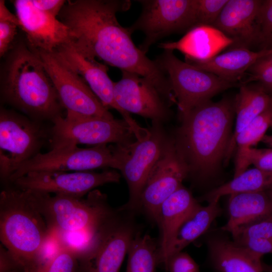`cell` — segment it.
I'll use <instances>...</instances> for the list:
<instances>
[{
    "label": "cell",
    "instance_id": "1",
    "mask_svg": "<svg viewBox=\"0 0 272 272\" xmlns=\"http://www.w3.org/2000/svg\"><path fill=\"white\" fill-rule=\"evenodd\" d=\"M131 4L128 0L68 1L58 17L69 28V44L76 51L145 78L170 101L173 94L166 74L135 45L128 28L117 20V13L127 11Z\"/></svg>",
    "mask_w": 272,
    "mask_h": 272
},
{
    "label": "cell",
    "instance_id": "2",
    "mask_svg": "<svg viewBox=\"0 0 272 272\" xmlns=\"http://www.w3.org/2000/svg\"><path fill=\"white\" fill-rule=\"evenodd\" d=\"M234 115V99L224 97L201 103L180 117L174 141L188 176L206 180L224 163Z\"/></svg>",
    "mask_w": 272,
    "mask_h": 272
},
{
    "label": "cell",
    "instance_id": "3",
    "mask_svg": "<svg viewBox=\"0 0 272 272\" xmlns=\"http://www.w3.org/2000/svg\"><path fill=\"white\" fill-rule=\"evenodd\" d=\"M10 50L1 75L2 99L41 122L61 116L63 107L37 51L27 43H19Z\"/></svg>",
    "mask_w": 272,
    "mask_h": 272
},
{
    "label": "cell",
    "instance_id": "4",
    "mask_svg": "<svg viewBox=\"0 0 272 272\" xmlns=\"http://www.w3.org/2000/svg\"><path fill=\"white\" fill-rule=\"evenodd\" d=\"M7 185L0 193L2 245L25 272H37L43 263L44 248L52 232L31 192Z\"/></svg>",
    "mask_w": 272,
    "mask_h": 272
},
{
    "label": "cell",
    "instance_id": "5",
    "mask_svg": "<svg viewBox=\"0 0 272 272\" xmlns=\"http://www.w3.org/2000/svg\"><path fill=\"white\" fill-rule=\"evenodd\" d=\"M29 191L48 228L56 233L96 230L114 210L98 190L90 191L86 198Z\"/></svg>",
    "mask_w": 272,
    "mask_h": 272
},
{
    "label": "cell",
    "instance_id": "6",
    "mask_svg": "<svg viewBox=\"0 0 272 272\" xmlns=\"http://www.w3.org/2000/svg\"><path fill=\"white\" fill-rule=\"evenodd\" d=\"M134 213L121 207L100 224L87 247L78 255L79 272H119L130 244L138 233Z\"/></svg>",
    "mask_w": 272,
    "mask_h": 272
},
{
    "label": "cell",
    "instance_id": "7",
    "mask_svg": "<svg viewBox=\"0 0 272 272\" xmlns=\"http://www.w3.org/2000/svg\"><path fill=\"white\" fill-rule=\"evenodd\" d=\"M155 61L168 79L180 118L218 93L241 85L182 61L172 50L164 49Z\"/></svg>",
    "mask_w": 272,
    "mask_h": 272
},
{
    "label": "cell",
    "instance_id": "8",
    "mask_svg": "<svg viewBox=\"0 0 272 272\" xmlns=\"http://www.w3.org/2000/svg\"><path fill=\"white\" fill-rule=\"evenodd\" d=\"M42 122L15 111L0 110V176L8 184L25 163L40 153L50 136Z\"/></svg>",
    "mask_w": 272,
    "mask_h": 272
},
{
    "label": "cell",
    "instance_id": "9",
    "mask_svg": "<svg viewBox=\"0 0 272 272\" xmlns=\"http://www.w3.org/2000/svg\"><path fill=\"white\" fill-rule=\"evenodd\" d=\"M146 135L126 145H114L117 170L126 180L129 199L121 207L135 213L139 211L140 197L148 177L160 157L167 138L160 122H153Z\"/></svg>",
    "mask_w": 272,
    "mask_h": 272
},
{
    "label": "cell",
    "instance_id": "10",
    "mask_svg": "<svg viewBox=\"0 0 272 272\" xmlns=\"http://www.w3.org/2000/svg\"><path fill=\"white\" fill-rule=\"evenodd\" d=\"M52 123L49 131L51 149L80 144L126 145L136 140L131 127L123 119L66 115L58 116Z\"/></svg>",
    "mask_w": 272,
    "mask_h": 272
},
{
    "label": "cell",
    "instance_id": "11",
    "mask_svg": "<svg viewBox=\"0 0 272 272\" xmlns=\"http://www.w3.org/2000/svg\"><path fill=\"white\" fill-rule=\"evenodd\" d=\"M142 11L127 27L132 34L139 31L145 39L139 47L145 53L161 39L186 33L196 26V0H140Z\"/></svg>",
    "mask_w": 272,
    "mask_h": 272
},
{
    "label": "cell",
    "instance_id": "12",
    "mask_svg": "<svg viewBox=\"0 0 272 272\" xmlns=\"http://www.w3.org/2000/svg\"><path fill=\"white\" fill-rule=\"evenodd\" d=\"M66 115L114 119L85 81L52 53L37 51Z\"/></svg>",
    "mask_w": 272,
    "mask_h": 272
},
{
    "label": "cell",
    "instance_id": "13",
    "mask_svg": "<svg viewBox=\"0 0 272 272\" xmlns=\"http://www.w3.org/2000/svg\"><path fill=\"white\" fill-rule=\"evenodd\" d=\"M117 166L112 145H101L88 148L66 146L38 154L16 171L8 184L33 171H86L107 167L116 169Z\"/></svg>",
    "mask_w": 272,
    "mask_h": 272
},
{
    "label": "cell",
    "instance_id": "14",
    "mask_svg": "<svg viewBox=\"0 0 272 272\" xmlns=\"http://www.w3.org/2000/svg\"><path fill=\"white\" fill-rule=\"evenodd\" d=\"M120 174L114 170L101 172L86 171H33L9 184L23 190L54 194L83 197L101 185L119 181Z\"/></svg>",
    "mask_w": 272,
    "mask_h": 272
},
{
    "label": "cell",
    "instance_id": "15",
    "mask_svg": "<svg viewBox=\"0 0 272 272\" xmlns=\"http://www.w3.org/2000/svg\"><path fill=\"white\" fill-rule=\"evenodd\" d=\"M188 176L187 167L174 140L167 139L142 192L139 211H143L156 222L163 202L182 185Z\"/></svg>",
    "mask_w": 272,
    "mask_h": 272
},
{
    "label": "cell",
    "instance_id": "16",
    "mask_svg": "<svg viewBox=\"0 0 272 272\" xmlns=\"http://www.w3.org/2000/svg\"><path fill=\"white\" fill-rule=\"evenodd\" d=\"M121 78L114 82V96L123 111L161 123L169 115L165 99L147 79L138 74L121 72Z\"/></svg>",
    "mask_w": 272,
    "mask_h": 272
},
{
    "label": "cell",
    "instance_id": "17",
    "mask_svg": "<svg viewBox=\"0 0 272 272\" xmlns=\"http://www.w3.org/2000/svg\"><path fill=\"white\" fill-rule=\"evenodd\" d=\"M20 28L32 49L52 53L70 43L69 28L57 17L36 8L31 0L13 1Z\"/></svg>",
    "mask_w": 272,
    "mask_h": 272
},
{
    "label": "cell",
    "instance_id": "18",
    "mask_svg": "<svg viewBox=\"0 0 272 272\" xmlns=\"http://www.w3.org/2000/svg\"><path fill=\"white\" fill-rule=\"evenodd\" d=\"M62 63L79 75L107 109L116 110L132 129L139 124L130 113L121 109L114 96V84L109 78L108 67L96 59H90L76 51L69 44L62 45L52 52Z\"/></svg>",
    "mask_w": 272,
    "mask_h": 272
},
{
    "label": "cell",
    "instance_id": "19",
    "mask_svg": "<svg viewBox=\"0 0 272 272\" xmlns=\"http://www.w3.org/2000/svg\"><path fill=\"white\" fill-rule=\"evenodd\" d=\"M261 0H228L212 26L232 41L227 49L258 46L257 18Z\"/></svg>",
    "mask_w": 272,
    "mask_h": 272
},
{
    "label": "cell",
    "instance_id": "20",
    "mask_svg": "<svg viewBox=\"0 0 272 272\" xmlns=\"http://www.w3.org/2000/svg\"><path fill=\"white\" fill-rule=\"evenodd\" d=\"M201 206L182 185L162 204L156 223L159 226V264H164L178 231Z\"/></svg>",
    "mask_w": 272,
    "mask_h": 272
},
{
    "label": "cell",
    "instance_id": "21",
    "mask_svg": "<svg viewBox=\"0 0 272 272\" xmlns=\"http://www.w3.org/2000/svg\"><path fill=\"white\" fill-rule=\"evenodd\" d=\"M232 41L212 26H195L173 42L159 43L163 49L177 50L185 56V62L192 63L209 59L228 49Z\"/></svg>",
    "mask_w": 272,
    "mask_h": 272
},
{
    "label": "cell",
    "instance_id": "22",
    "mask_svg": "<svg viewBox=\"0 0 272 272\" xmlns=\"http://www.w3.org/2000/svg\"><path fill=\"white\" fill-rule=\"evenodd\" d=\"M207 245L211 263L219 272H263L262 256L225 235L215 234L209 236Z\"/></svg>",
    "mask_w": 272,
    "mask_h": 272
},
{
    "label": "cell",
    "instance_id": "23",
    "mask_svg": "<svg viewBox=\"0 0 272 272\" xmlns=\"http://www.w3.org/2000/svg\"><path fill=\"white\" fill-rule=\"evenodd\" d=\"M271 54L272 49L253 51L238 48L227 50L207 60L188 63L228 82L239 83L237 81L250 67L259 59Z\"/></svg>",
    "mask_w": 272,
    "mask_h": 272
},
{
    "label": "cell",
    "instance_id": "24",
    "mask_svg": "<svg viewBox=\"0 0 272 272\" xmlns=\"http://www.w3.org/2000/svg\"><path fill=\"white\" fill-rule=\"evenodd\" d=\"M236 115L235 129L230 140L224 164L228 162L235 148L237 135L255 118L272 106V96L260 85L241 84L234 99Z\"/></svg>",
    "mask_w": 272,
    "mask_h": 272
},
{
    "label": "cell",
    "instance_id": "25",
    "mask_svg": "<svg viewBox=\"0 0 272 272\" xmlns=\"http://www.w3.org/2000/svg\"><path fill=\"white\" fill-rule=\"evenodd\" d=\"M229 196V218L222 227L224 232L231 233L272 212V200L267 191L234 193Z\"/></svg>",
    "mask_w": 272,
    "mask_h": 272
},
{
    "label": "cell",
    "instance_id": "26",
    "mask_svg": "<svg viewBox=\"0 0 272 272\" xmlns=\"http://www.w3.org/2000/svg\"><path fill=\"white\" fill-rule=\"evenodd\" d=\"M272 189V171L257 168L246 170L231 181L205 194L202 200L209 202L219 200L227 195L234 193L267 191Z\"/></svg>",
    "mask_w": 272,
    "mask_h": 272
},
{
    "label": "cell",
    "instance_id": "27",
    "mask_svg": "<svg viewBox=\"0 0 272 272\" xmlns=\"http://www.w3.org/2000/svg\"><path fill=\"white\" fill-rule=\"evenodd\" d=\"M219 201L209 202L205 207L201 206L184 223L177 233L167 259L171 255L182 251L208 230L213 221L222 213Z\"/></svg>",
    "mask_w": 272,
    "mask_h": 272
},
{
    "label": "cell",
    "instance_id": "28",
    "mask_svg": "<svg viewBox=\"0 0 272 272\" xmlns=\"http://www.w3.org/2000/svg\"><path fill=\"white\" fill-rule=\"evenodd\" d=\"M231 234L236 243L257 255L272 253V212Z\"/></svg>",
    "mask_w": 272,
    "mask_h": 272
},
{
    "label": "cell",
    "instance_id": "29",
    "mask_svg": "<svg viewBox=\"0 0 272 272\" xmlns=\"http://www.w3.org/2000/svg\"><path fill=\"white\" fill-rule=\"evenodd\" d=\"M126 272H154L159 264V244L149 235L138 233L128 251Z\"/></svg>",
    "mask_w": 272,
    "mask_h": 272
},
{
    "label": "cell",
    "instance_id": "30",
    "mask_svg": "<svg viewBox=\"0 0 272 272\" xmlns=\"http://www.w3.org/2000/svg\"><path fill=\"white\" fill-rule=\"evenodd\" d=\"M271 117L272 106L255 118L237 135L234 142L235 148L236 146L237 148L235 166L240 163L248 149L261 141L270 126Z\"/></svg>",
    "mask_w": 272,
    "mask_h": 272
},
{
    "label": "cell",
    "instance_id": "31",
    "mask_svg": "<svg viewBox=\"0 0 272 272\" xmlns=\"http://www.w3.org/2000/svg\"><path fill=\"white\" fill-rule=\"evenodd\" d=\"M16 15L7 8L4 0L0 1V56H3L11 49V46L19 28Z\"/></svg>",
    "mask_w": 272,
    "mask_h": 272
},
{
    "label": "cell",
    "instance_id": "32",
    "mask_svg": "<svg viewBox=\"0 0 272 272\" xmlns=\"http://www.w3.org/2000/svg\"><path fill=\"white\" fill-rule=\"evenodd\" d=\"M37 272H79L78 254L73 249L61 246Z\"/></svg>",
    "mask_w": 272,
    "mask_h": 272
},
{
    "label": "cell",
    "instance_id": "33",
    "mask_svg": "<svg viewBox=\"0 0 272 272\" xmlns=\"http://www.w3.org/2000/svg\"><path fill=\"white\" fill-rule=\"evenodd\" d=\"M251 164L256 168L272 171V148L248 149L240 163L235 166L234 177L246 170Z\"/></svg>",
    "mask_w": 272,
    "mask_h": 272
},
{
    "label": "cell",
    "instance_id": "34",
    "mask_svg": "<svg viewBox=\"0 0 272 272\" xmlns=\"http://www.w3.org/2000/svg\"><path fill=\"white\" fill-rule=\"evenodd\" d=\"M257 27L259 50L272 49V0L262 1Z\"/></svg>",
    "mask_w": 272,
    "mask_h": 272
},
{
    "label": "cell",
    "instance_id": "35",
    "mask_svg": "<svg viewBox=\"0 0 272 272\" xmlns=\"http://www.w3.org/2000/svg\"><path fill=\"white\" fill-rule=\"evenodd\" d=\"M228 0H196V26H213Z\"/></svg>",
    "mask_w": 272,
    "mask_h": 272
},
{
    "label": "cell",
    "instance_id": "36",
    "mask_svg": "<svg viewBox=\"0 0 272 272\" xmlns=\"http://www.w3.org/2000/svg\"><path fill=\"white\" fill-rule=\"evenodd\" d=\"M164 265L169 272H199L195 261L188 254L182 251L169 256Z\"/></svg>",
    "mask_w": 272,
    "mask_h": 272
},
{
    "label": "cell",
    "instance_id": "37",
    "mask_svg": "<svg viewBox=\"0 0 272 272\" xmlns=\"http://www.w3.org/2000/svg\"><path fill=\"white\" fill-rule=\"evenodd\" d=\"M248 72L250 73V76L242 84L257 81L266 91L272 92V65L258 60L249 68Z\"/></svg>",
    "mask_w": 272,
    "mask_h": 272
},
{
    "label": "cell",
    "instance_id": "38",
    "mask_svg": "<svg viewBox=\"0 0 272 272\" xmlns=\"http://www.w3.org/2000/svg\"><path fill=\"white\" fill-rule=\"evenodd\" d=\"M0 272H25L2 244L0 245Z\"/></svg>",
    "mask_w": 272,
    "mask_h": 272
},
{
    "label": "cell",
    "instance_id": "39",
    "mask_svg": "<svg viewBox=\"0 0 272 272\" xmlns=\"http://www.w3.org/2000/svg\"><path fill=\"white\" fill-rule=\"evenodd\" d=\"M38 9L58 17L62 7L66 2L63 0H31Z\"/></svg>",
    "mask_w": 272,
    "mask_h": 272
},
{
    "label": "cell",
    "instance_id": "40",
    "mask_svg": "<svg viewBox=\"0 0 272 272\" xmlns=\"http://www.w3.org/2000/svg\"><path fill=\"white\" fill-rule=\"evenodd\" d=\"M261 141L266 145L272 148V135H265Z\"/></svg>",
    "mask_w": 272,
    "mask_h": 272
},
{
    "label": "cell",
    "instance_id": "41",
    "mask_svg": "<svg viewBox=\"0 0 272 272\" xmlns=\"http://www.w3.org/2000/svg\"><path fill=\"white\" fill-rule=\"evenodd\" d=\"M259 60L263 63L272 65V54L265 56Z\"/></svg>",
    "mask_w": 272,
    "mask_h": 272
},
{
    "label": "cell",
    "instance_id": "42",
    "mask_svg": "<svg viewBox=\"0 0 272 272\" xmlns=\"http://www.w3.org/2000/svg\"><path fill=\"white\" fill-rule=\"evenodd\" d=\"M262 268L263 272H272V264H267L262 262Z\"/></svg>",
    "mask_w": 272,
    "mask_h": 272
},
{
    "label": "cell",
    "instance_id": "43",
    "mask_svg": "<svg viewBox=\"0 0 272 272\" xmlns=\"http://www.w3.org/2000/svg\"><path fill=\"white\" fill-rule=\"evenodd\" d=\"M267 193L270 197L271 199L272 200V189L267 191Z\"/></svg>",
    "mask_w": 272,
    "mask_h": 272
},
{
    "label": "cell",
    "instance_id": "44",
    "mask_svg": "<svg viewBox=\"0 0 272 272\" xmlns=\"http://www.w3.org/2000/svg\"><path fill=\"white\" fill-rule=\"evenodd\" d=\"M270 126L272 128V117L270 121Z\"/></svg>",
    "mask_w": 272,
    "mask_h": 272
}]
</instances>
